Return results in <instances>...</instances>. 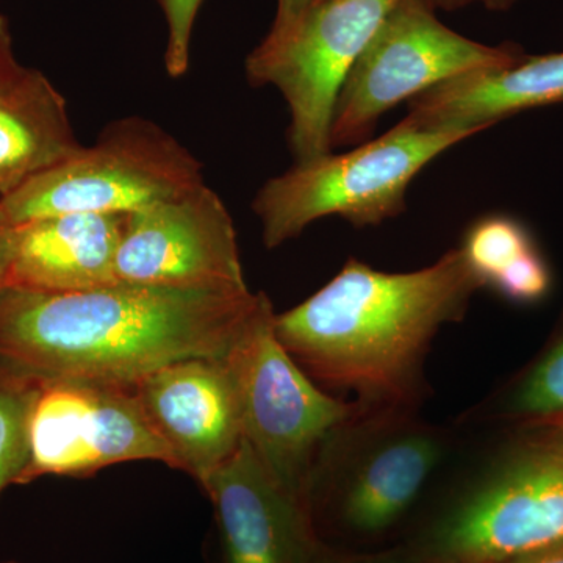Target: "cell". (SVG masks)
<instances>
[{
	"mask_svg": "<svg viewBox=\"0 0 563 563\" xmlns=\"http://www.w3.org/2000/svg\"><path fill=\"white\" fill-rule=\"evenodd\" d=\"M261 292L117 284L0 291V369L25 379L129 385L192 357H224Z\"/></svg>",
	"mask_w": 563,
	"mask_h": 563,
	"instance_id": "6da1fadb",
	"label": "cell"
},
{
	"mask_svg": "<svg viewBox=\"0 0 563 563\" xmlns=\"http://www.w3.org/2000/svg\"><path fill=\"white\" fill-rule=\"evenodd\" d=\"M483 288L461 247L409 273L351 257L309 299L274 314V333L325 391L351 395L369 412H417L433 340Z\"/></svg>",
	"mask_w": 563,
	"mask_h": 563,
	"instance_id": "7a4b0ae2",
	"label": "cell"
},
{
	"mask_svg": "<svg viewBox=\"0 0 563 563\" xmlns=\"http://www.w3.org/2000/svg\"><path fill=\"white\" fill-rule=\"evenodd\" d=\"M453 448L446 429L417 412L363 410L322 448L303 506L317 537L376 539L413 509Z\"/></svg>",
	"mask_w": 563,
	"mask_h": 563,
	"instance_id": "3957f363",
	"label": "cell"
},
{
	"mask_svg": "<svg viewBox=\"0 0 563 563\" xmlns=\"http://www.w3.org/2000/svg\"><path fill=\"white\" fill-rule=\"evenodd\" d=\"M420 539L429 563H501L563 542V446L507 431Z\"/></svg>",
	"mask_w": 563,
	"mask_h": 563,
	"instance_id": "277c9868",
	"label": "cell"
},
{
	"mask_svg": "<svg viewBox=\"0 0 563 563\" xmlns=\"http://www.w3.org/2000/svg\"><path fill=\"white\" fill-rule=\"evenodd\" d=\"M476 135L429 131L402 120L351 151L296 163L266 181L252 202L263 243L268 250L279 247L321 218L340 217L365 229L401 217L415 177L443 152Z\"/></svg>",
	"mask_w": 563,
	"mask_h": 563,
	"instance_id": "5b68a950",
	"label": "cell"
},
{
	"mask_svg": "<svg viewBox=\"0 0 563 563\" xmlns=\"http://www.w3.org/2000/svg\"><path fill=\"white\" fill-rule=\"evenodd\" d=\"M274 314L262 292L224 357L239 390L243 439L274 483L306 510L307 483L322 448L366 409L325 391L299 368L274 333Z\"/></svg>",
	"mask_w": 563,
	"mask_h": 563,
	"instance_id": "8992f818",
	"label": "cell"
},
{
	"mask_svg": "<svg viewBox=\"0 0 563 563\" xmlns=\"http://www.w3.org/2000/svg\"><path fill=\"white\" fill-rule=\"evenodd\" d=\"M203 184L201 163L179 141L129 118L3 198L0 221L14 228L66 213H132Z\"/></svg>",
	"mask_w": 563,
	"mask_h": 563,
	"instance_id": "52a82bcc",
	"label": "cell"
},
{
	"mask_svg": "<svg viewBox=\"0 0 563 563\" xmlns=\"http://www.w3.org/2000/svg\"><path fill=\"white\" fill-rule=\"evenodd\" d=\"M525 55L515 44L488 46L451 31L424 0H401L344 80L333 110L331 147L372 140L387 111L443 81L509 68Z\"/></svg>",
	"mask_w": 563,
	"mask_h": 563,
	"instance_id": "ba28073f",
	"label": "cell"
},
{
	"mask_svg": "<svg viewBox=\"0 0 563 563\" xmlns=\"http://www.w3.org/2000/svg\"><path fill=\"white\" fill-rule=\"evenodd\" d=\"M401 0H314L287 31L268 33L246 60L254 87L277 88L290 110L296 163L332 152L333 110L352 66Z\"/></svg>",
	"mask_w": 563,
	"mask_h": 563,
	"instance_id": "9c48e42d",
	"label": "cell"
},
{
	"mask_svg": "<svg viewBox=\"0 0 563 563\" xmlns=\"http://www.w3.org/2000/svg\"><path fill=\"white\" fill-rule=\"evenodd\" d=\"M135 461L177 470L131 384L36 383L27 418V462L18 485L41 476H91L106 466Z\"/></svg>",
	"mask_w": 563,
	"mask_h": 563,
	"instance_id": "30bf717a",
	"label": "cell"
},
{
	"mask_svg": "<svg viewBox=\"0 0 563 563\" xmlns=\"http://www.w3.org/2000/svg\"><path fill=\"white\" fill-rule=\"evenodd\" d=\"M117 279L158 287H247L235 228L220 196L203 184L128 213Z\"/></svg>",
	"mask_w": 563,
	"mask_h": 563,
	"instance_id": "8fae6325",
	"label": "cell"
},
{
	"mask_svg": "<svg viewBox=\"0 0 563 563\" xmlns=\"http://www.w3.org/2000/svg\"><path fill=\"white\" fill-rule=\"evenodd\" d=\"M151 428L199 484L243 442L239 390L225 357L184 358L131 384Z\"/></svg>",
	"mask_w": 563,
	"mask_h": 563,
	"instance_id": "7c38bea8",
	"label": "cell"
},
{
	"mask_svg": "<svg viewBox=\"0 0 563 563\" xmlns=\"http://www.w3.org/2000/svg\"><path fill=\"white\" fill-rule=\"evenodd\" d=\"M213 504L221 563H306L318 539L309 515L263 468L243 439L201 485Z\"/></svg>",
	"mask_w": 563,
	"mask_h": 563,
	"instance_id": "4fadbf2b",
	"label": "cell"
},
{
	"mask_svg": "<svg viewBox=\"0 0 563 563\" xmlns=\"http://www.w3.org/2000/svg\"><path fill=\"white\" fill-rule=\"evenodd\" d=\"M125 217L66 213L14 225L10 287L65 292L117 284Z\"/></svg>",
	"mask_w": 563,
	"mask_h": 563,
	"instance_id": "5bb4252c",
	"label": "cell"
},
{
	"mask_svg": "<svg viewBox=\"0 0 563 563\" xmlns=\"http://www.w3.org/2000/svg\"><path fill=\"white\" fill-rule=\"evenodd\" d=\"M562 102L563 52H554L443 81L410 99L404 120L429 131L481 133L521 111Z\"/></svg>",
	"mask_w": 563,
	"mask_h": 563,
	"instance_id": "9a60e30c",
	"label": "cell"
},
{
	"mask_svg": "<svg viewBox=\"0 0 563 563\" xmlns=\"http://www.w3.org/2000/svg\"><path fill=\"white\" fill-rule=\"evenodd\" d=\"M62 92L40 70L0 84V201L79 151Z\"/></svg>",
	"mask_w": 563,
	"mask_h": 563,
	"instance_id": "2e32d148",
	"label": "cell"
},
{
	"mask_svg": "<svg viewBox=\"0 0 563 563\" xmlns=\"http://www.w3.org/2000/svg\"><path fill=\"white\" fill-rule=\"evenodd\" d=\"M472 417L507 431L563 417V309L542 350Z\"/></svg>",
	"mask_w": 563,
	"mask_h": 563,
	"instance_id": "e0dca14e",
	"label": "cell"
},
{
	"mask_svg": "<svg viewBox=\"0 0 563 563\" xmlns=\"http://www.w3.org/2000/svg\"><path fill=\"white\" fill-rule=\"evenodd\" d=\"M459 247L483 287L490 288L493 282L539 244L523 221L506 213H490L466 229Z\"/></svg>",
	"mask_w": 563,
	"mask_h": 563,
	"instance_id": "ac0fdd59",
	"label": "cell"
},
{
	"mask_svg": "<svg viewBox=\"0 0 563 563\" xmlns=\"http://www.w3.org/2000/svg\"><path fill=\"white\" fill-rule=\"evenodd\" d=\"M36 383L0 369V493L18 485L27 462V418Z\"/></svg>",
	"mask_w": 563,
	"mask_h": 563,
	"instance_id": "d6986e66",
	"label": "cell"
},
{
	"mask_svg": "<svg viewBox=\"0 0 563 563\" xmlns=\"http://www.w3.org/2000/svg\"><path fill=\"white\" fill-rule=\"evenodd\" d=\"M554 287V273L540 247L528 252L510 266L490 287L504 301L515 306H537L550 296Z\"/></svg>",
	"mask_w": 563,
	"mask_h": 563,
	"instance_id": "ffe728a7",
	"label": "cell"
},
{
	"mask_svg": "<svg viewBox=\"0 0 563 563\" xmlns=\"http://www.w3.org/2000/svg\"><path fill=\"white\" fill-rule=\"evenodd\" d=\"M166 24H168V46L165 52V66L174 79L187 74L190 68V41L202 0H158Z\"/></svg>",
	"mask_w": 563,
	"mask_h": 563,
	"instance_id": "44dd1931",
	"label": "cell"
},
{
	"mask_svg": "<svg viewBox=\"0 0 563 563\" xmlns=\"http://www.w3.org/2000/svg\"><path fill=\"white\" fill-rule=\"evenodd\" d=\"M306 563H429L417 550L409 547L391 548L376 553H354L335 544L314 540Z\"/></svg>",
	"mask_w": 563,
	"mask_h": 563,
	"instance_id": "7402d4cb",
	"label": "cell"
},
{
	"mask_svg": "<svg viewBox=\"0 0 563 563\" xmlns=\"http://www.w3.org/2000/svg\"><path fill=\"white\" fill-rule=\"evenodd\" d=\"M312 2L313 0H277L276 18H274L269 33L276 35V33L287 31L292 22L301 18L303 11L309 9Z\"/></svg>",
	"mask_w": 563,
	"mask_h": 563,
	"instance_id": "603a6c76",
	"label": "cell"
},
{
	"mask_svg": "<svg viewBox=\"0 0 563 563\" xmlns=\"http://www.w3.org/2000/svg\"><path fill=\"white\" fill-rule=\"evenodd\" d=\"M432 10L455 11L479 3L490 11H507L517 5L518 0H424Z\"/></svg>",
	"mask_w": 563,
	"mask_h": 563,
	"instance_id": "cb8c5ba5",
	"label": "cell"
},
{
	"mask_svg": "<svg viewBox=\"0 0 563 563\" xmlns=\"http://www.w3.org/2000/svg\"><path fill=\"white\" fill-rule=\"evenodd\" d=\"M13 265V228L0 221V291L10 287Z\"/></svg>",
	"mask_w": 563,
	"mask_h": 563,
	"instance_id": "d4e9b609",
	"label": "cell"
},
{
	"mask_svg": "<svg viewBox=\"0 0 563 563\" xmlns=\"http://www.w3.org/2000/svg\"><path fill=\"white\" fill-rule=\"evenodd\" d=\"M22 66L16 62L11 47V38L7 22L0 16V84L9 80Z\"/></svg>",
	"mask_w": 563,
	"mask_h": 563,
	"instance_id": "484cf974",
	"label": "cell"
},
{
	"mask_svg": "<svg viewBox=\"0 0 563 563\" xmlns=\"http://www.w3.org/2000/svg\"><path fill=\"white\" fill-rule=\"evenodd\" d=\"M509 431H526L540 437V439L548 440V442L563 446V417L536 422V424L525 426V428L509 429Z\"/></svg>",
	"mask_w": 563,
	"mask_h": 563,
	"instance_id": "4316f807",
	"label": "cell"
},
{
	"mask_svg": "<svg viewBox=\"0 0 563 563\" xmlns=\"http://www.w3.org/2000/svg\"><path fill=\"white\" fill-rule=\"evenodd\" d=\"M501 563H563V542L532 551V553L518 555V558Z\"/></svg>",
	"mask_w": 563,
	"mask_h": 563,
	"instance_id": "83f0119b",
	"label": "cell"
},
{
	"mask_svg": "<svg viewBox=\"0 0 563 563\" xmlns=\"http://www.w3.org/2000/svg\"><path fill=\"white\" fill-rule=\"evenodd\" d=\"M2 563H18V562H14V561H7V562H2Z\"/></svg>",
	"mask_w": 563,
	"mask_h": 563,
	"instance_id": "f1b7e54d",
	"label": "cell"
},
{
	"mask_svg": "<svg viewBox=\"0 0 563 563\" xmlns=\"http://www.w3.org/2000/svg\"><path fill=\"white\" fill-rule=\"evenodd\" d=\"M313 2H314V0H313Z\"/></svg>",
	"mask_w": 563,
	"mask_h": 563,
	"instance_id": "f546056e",
	"label": "cell"
}]
</instances>
